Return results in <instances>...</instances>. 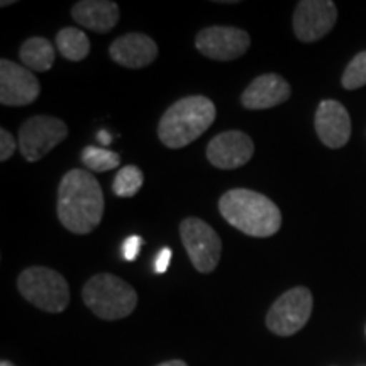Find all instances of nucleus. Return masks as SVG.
Masks as SVG:
<instances>
[{
    "instance_id": "obj_25",
    "label": "nucleus",
    "mask_w": 366,
    "mask_h": 366,
    "mask_svg": "<svg viewBox=\"0 0 366 366\" xmlns=\"http://www.w3.org/2000/svg\"><path fill=\"white\" fill-rule=\"evenodd\" d=\"M97 139H99L100 143H102V144H105V146L112 143V137H111V134H109V132H107V131H104V129L100 131L99 134H97Z\"/></svg>"
},
{
    "instance_id": "obj_3",
    "label": "nucleus",
    "mask_w": 366,
    "mask_h": 366,
    "mask_svg": "<svg viewBox=\"0 0 366 366\" xmlns=\"http://www.w3.org/2000/svg\"><path fill=\"white\" fill-rule=\"evenodd\" d=\"M216 121V105L204 95L177 100L163 114L158 124L159 141L172 149H180L194 143Z\"/></svg>"
},
{
    "instance_id": "obj_5",
    "label": "nucleus",
    "mask_w": 366,
    "mask_h": 366,
    "mask_svg": "<svg viewBox=\"0 0 366 366\" xmlns=\"http://www.w3.org/2000/svg\"><path fill=\"white\" fill-rule=\"evenodd\" d=\"M17 288L27 302L44 312H63L70 304V287L61 273L46 267H31L17 278Z\"/></svg>"
},
{
    "instance_id": "obj_11",
    "label": "nucleus",
    "mask_w": 366,
    "mask_h": 366,
    "mask_svg": "<svg viewBox=\"0 0 366 366\" xmlns=\"http://www.w3.org/2000/svg\"><path fill=\"white\" fill-rule=\"evenodd\" d=\"M39 80L26 66L0 59V102L9 107L33 104L39 97Z\"/></svg>"
},
{
    "instance_id": "obj_1",
    "label": "nucleus",
    "mask_w": 366,
    "mask_h": 366,
    "mask_svg": "<svg viewBox=\"0 0 366 366\" xmlns=\"http://www.w3.org/2000/svg\"><path fill=\"white\" fill-rule=\"evenodd\" d=\"M56 214L73 234H89L104 217L102 187L86 170H70L58 187Z\"/></svg>"
},
{
    "instance_id": "obj_6",
    "label": "nucleus",
    "mask_w": 366,
    "mask_h": 366,
    "mask_svg": "<svg viewBox=\"0 0 366 366\" xmlns=\"http://www.w3.org/2000/svg\"><path fill=\"white\" fill-rule=\"evenodd\" d=\"M314 299L309 288L295 287L278 297L267 314V327L282 337L294 336L309 322Z\"/></svg>"
},
{
    "instance_id": "obj_8",
    "label": "nucleus",
    "mask_w": 366,
    "mask_h": 366,
    "mask_svg": "<svg viewBox=\"0 0 366 366\" xmlns=\"http://www.w3.org/2000/svg\"><path fill=\"white\" fill-rule=\"evenodd\" d=\"M68 126L61 119L51 116H34L27 119L19 129V148L27 162L43 159L53 148L65 141Z\"/></svg>"
},
{
    "instance_id": "obj_16",
    "label": "nucleus",
    "mask_w": 366,
    "mask_h": 366,
    "mask_svg": "<svg viewBox=\"0 0 366 366\" xmlns=\"http://www.w3.org/2000/svg\"><path fill=\"white\" fill-rule=\"evenodd\" d=\"M71 17L76 24L104 34L116 27L119 7L116 2L109 0H81L71 7Z\"/></svg>"
},
{
    "instance_id": "obj_2",
    "label": "nucleus",
    "mask_w": 366,
    "mask_h": 366,
    "mask_svg": "<svg viewBox=\"0 0 366 366\" xmlns=\"http://www.w3.org/2000/svg\"><path fill=\"white\" fill-rule=\"evenodd\" d=\"M219 212L232 227L251 237H269L282 227V214L277 204L249 189L226 192L219 200Z\"/></svg>"
},
{
    "instance_id": "obj_21",
    "label": "nucleus",
    "mask_w": 366,
    "mask_h": 366,
    "mask_svg": "<svg viewBox=\"0 0 366 366\" xmlns=\"http://www.w3.org/2000/svg\"><path fill=\"white\" fill-rule=\"evenodd\" d=\"M346 90H356L366 85V51H361L346 66L341 80Z\"/></svg>"
},
{
    "instance_id": "obj_24",
    "label": "nucleus",
    "mask_w": 366,
    "mask_h": 366,
    "mask_svg": "<svg viewBox=\"0 0 366 366\" xmlns=\"http://www.w3.org/2000/svg\"><path fill=\"white\" fill-rule=\"evenodd\" d=\"M172 249L170 248H163L159 251V254L157 256V259H154V269H157L158 273H164L170 267V262H172Z\"/></svg>"
},
{
    "instance_id": "obj_15",
    "label": "nucleus",
    "mask_w": 366,
    "mask_h": 366,
    "mask_svg": "<svg viewBox=\"0 0 366 366\" xmlns=\"http://www.w3.org/2000/svg\"><path fill=\"white\" fill-rule=\"evenodd\" d=\"M109 54L117 65L137 70V68L151 65L157 59L158 46L149 36L129 33L114 41L109 48Z\"/></svg>"
},
{
    "instance_id": "obj_19",
    "label": "nucleus",
    "mask_w": 366,
    "mask_h": 366,
    "mask_svg": "<svg viewBox=\"0 0 366 366\" xmlns=\"http://www.w3.org/2000/svg\"><path fill=\"white\" fill-rule=\"evenodd\" d=\"M144 183V175L139 168L134 167V164H127V167L121 168L117 172L116 178H114L112 190L114 194L121 199H129V197H134L137 192L141 190Z\"/></svg>"
},
{
    "instance_id": "obj_7",
    "label": "nucleus",
    "mask_w": 366,
    "mask_h": 366,
    "mask_svg": "<svg viewBox=\"0 0 366 366\" xmlns=\"http://www.w3.org/2000/svg\"><path fill=\"white\" fill-rule=\"evenodd\" d=\"M182 242L197 272L210 273L217 268L222 253L221 237L202 219L189 217L180 224Z\"/></svg>"
},
{
    "instance_id": "obj_18",
    "label": "nucleus",
    "mask_w": 366,
    "mask_h": 366,
    "mask_svg": "<svg viewBox=\"0 0 366 366\" xmlns=\"http://www.w3.org/2000/svg\"><path fill=\"white\" fill-rule=\"evenodd\" d=\"M56 48L63 58L70 61H81L90 53L89 36L75 27H63L56 34Z\"/></svg>"
},
{
    "instance_id": "obj_10",
    "label": "nucleus",
    "mask_w": 366,
    "mask_h": 366,
    "mask_svg": "<svg viewBox=\"0 0 366 366\" xmlns=\"http://www.w3.org/2000/svg\"><path fill=\"white\" fill-rule=\"evenodd\" d=\"M337 9L329 0H302L294 12V33L304 43L322 39L332 31Z\"/></svg>"
},
{
    "instance_id": "obj_23",
    "label": "nucleus",
    "mask_w": 366,
    "mask_h": 366,
    "mask_svg": "<svg viewBox=\"0 0 366 366\" xmlns=\"http://www.w3.org/2000/svg\"><path fill=\"white\" fill-rule=\"evenodd\" d=\"M141 246H143V239L139 236H129L122 242V256H124L126 262H134L139 254Z\"/></svg>"
},
{
    "instance_id": "obj_20",
    "label": "nucleus",
    "mask_w": 366,
    "mask_h": 366,
    "mask_svg": "<svg viewBox=\"0 0 366 366\" xmlns=\"http://www.w3.org/2000/svg\"><path fill=\"white\" fill-rule=\"evenodd\" d=\"M81 163L92 172H109L121 164V157L114 151L105 148H97V146H86L81 151Z\"/></svg>"
},
{
    "instance_id": "obj_12",
    "label": "nucleus",
    "mask_w": 366,
    "mask_h": 366,
    "mask_svg": "<svg viewBox=\"0 0 366 366\" xmlns=\"http://www.w3.org/2000/svg\"><path fill=\"white\" fill-rule=\"evenodd\" d=\"M253 153V139L242 131L221 132L207 144V159L221 170H236L248 163Z\"/></svg>"
},
{
    "instance_id": "obj_14",
    "label": "nucleus",
    "mask_w": 366,
    "mask_h": 366,
    "mask_svg": "<svg viewBox=\"0 0 366 366\" xmlns=\"http://www.w3.org/2000/svg\"><path fill=\"white\" fill-rule=\"evenodd\" d=\"M292 89L288 81L277 73L259 75L242 92L241 104L249 111H264L277 107L290 99Z\"/></svg>"
},
{
    "instance_id": "obj_22",
    "label": "nucleus",
    "mask_w": 366,
    "mask_h": 366,
    "mask_svg": "<svg viewBox=\"0 0 366 366\" xmlns=\"http://www.w3.org/2000/svg\"><path fill=\"white\" fill-rule=\"evenodd\" d=\"M17 148V141L7 129H0V162H7Z\"/></svg>"
},
{
    "instance_id": "obj_27",
    "label": "nucleus",
    "mask_w": 366,
    "mask_h": 366,
    "mask_svg": "<svg viewBox=\"0 0 366 366\" xmlns=\"http://www.w3.org/2000/svg\"><path fill=\"white\" fill-rule=\"evenodd\" d=\"M0 366H16V365H12L11 361H7V360H4L2 363H0Z\"/></svg>"
},
{
    "instance_id": "obj_26",
    "label": "nucleus",
    "mask_w": 366,
    "mask_h": 366,
    "mask_svg": "<svg viewBox=\"0 0 366 366\" xmlns=\"http://www.w3.org/2000/svg\"><path fill=\"white\" fill-rule=\"evenodd\" d=\"M157 366H189V365L182 360H170V361H164V363H159Z\"/></svg>"
},
{
    "instance_id": "obj_9",
    "label": "nucleus",
    "mask_w": 366,
    "mask_h": 366,
    "mask_svg": "<svg viewBox=\"0 0 366 366\" xmlns=\"http://www.w3.org/2000/svg\"><path fill=\"white\" fill-rule=\"evenodd\" d=\"M249 34L244 29L231 26L205 27L195 38V46L204 56L216 61H232L248 51Z\"/></svg>"
},
{
    "instance_id": "obj_13",
    "label": "nucleus",
    "mask_w": 366,
    "mask_h": 366,
    "mask_svg": "<svg viewBox=\"0 0 366 366\" xmlns=\"http://www.w3.org/2000/svg\"><path fill=\"white\" fill-rule=\"evenodd\" d=\"M315 132L327 148H342L351 137V119L337 100H322L315 112Z\"/></svg>"
},
{
    "instance_id": "obj_4",
    "label": "nucleus",
    "mask_w": 366,
    "mask_h": 366,
    "mask_svg": "<svg viewBox=\"0 0 366 366\" xmlns=\"http://www.w3.org/2000/svg\"><path fill=\"white\" fill-rule=\"evenodd\" d=\"M85 305L97 317L104 320H119L134 312L137 294L129 283L112 273H99L85 283Z\"/></svg>"
},
{
    "instance_id": "obj_17",
    "label": "nucleus",
    "mask_w": 366,
    "mask_h": 366,
    "mask_svg": "<svg viewBox=\"0 0 366 366\" xmlns=\"http://www.w3.org/2000/svg\"><path fill=\"white\" fill-rule=\"evenodd\" d=\"M19 56L22 65L27 70L33 71H48L51 70L56 59L53 44L44 38H29L21 46Z\"/></svg>"
}]
</instances>
